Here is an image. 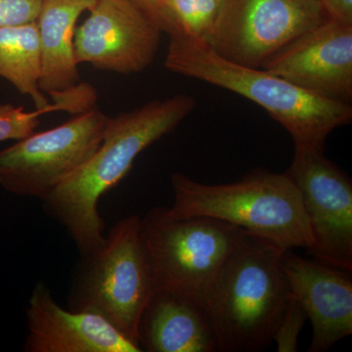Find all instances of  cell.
<instances>
[{
  "label": "cell",
  "instance_id": "cell-1",
  "mask_svg": "<svg viewBox=\"0 0 352 352\" xmlns=\"http://www.w3.org/2000/svg\"><path fill=\"white\" fill-rule=\"evenodd\" d=\"M196 104L191 95L178 94L109 118L94 156L43 199L82 256L96 251L105 239V222L98 210L101 197L126 177L141 153L175 131Z\"/></svg>",
  "mask_w": 352,
  "mask_h": 352
},
{
  "label": "cell",
  "instance_id": "cell-2",
  "mask_svg": "<svg viewBox=\"0 0 352 352\" xmlns=\"http://www.w3.org/2000/svg\"><path fill=\"white\" fill-rule=\"evenodd\" d=\"M284 251L245 231L226 259L206 308L219 352L263 351L274 342L293 295L282 265Z\"/></svg>",
  "mask_w": 352,
  "mask_h": 352
},
{
  "label": "cell",
  "instance_id": "cell-3",
  "mask_svg": "<svg viewBox=\"0 0 352 352\" xmlns=\"http://www.w3.org/2000/svg\"><path fill=\"white\" fill-rule=\"evenodd\" d=\"M164 66L258 104L289 132L295 147L325 149L329 134L351 122V104L322 98L265 69L233 63L200 39L170 34Z\"/></svg>",
  "mask_w": 352,
  "mask_h": 352
},
{
  "label": "cell",
  "instance_id": "cell-4",
  "mask_svg": "<svg viewBox=\"0 0 352 352\" xmlns=\"http://www.w3.org/2000/svg\"><path fill=\"white\" fill-rule=\"evenodd\" d=\"M170 219L206 217L240 227L284 250L314 245L302 197L286 173L256 168L239 182L204 184L182 173L170 177Z\"/></svg>",
  "mask_w": 352,
  "mask_h": 352
},
{
  "label": "cell",
  "instance_id": "cell-5",
  "mask_svg": "<svg viewBox=\"0 0 352 352\" xmlns=\"http://www.w3.org/2000/svg\"><path fill=\"white\" fill-rule=\"evenodd\" d=\"M82 258L69 294V309L99 315L139 346L141 316L157 289L140 217L120 220L100 247Z\"/></svg>",
  "mask_w": 352,
  "mask_h": 352
},
{
  "label": "cell",
  "instance_id": "cell-6",
  "mask_svg": "<svg viewBox=\"0 0 352 352\" xmlns=\"http://www.w3.org/2000/svg\"><path fill=\"white\" fill-rule=\"evenodd\" d=\"M245 230L206 217L170 219L153 208L141 219V235L156 282L187 296L206 311L217 275Z\"/></svg>",
  "mask_w": 352,
  "mask_h": 352
},
{
  "label": "cell",
  "instance_id": "cell-7",
  "mask_svg": "<svg viewBox=\"0 0 352 352\" xmlns=\"http://www.w3.org/2000/svg\"><path fill=\"white\" fill-rule=\"evenodd\" d=\"M328 18L321 0H222L203 41L228 61L261 68Z\"/></svg>",
  "mask_w": 352,
  "mask_h": 352
},
{
  "label": "cell",
  "instance_id": "cell-8",
  "mask_svg": "<svg viewBox=\"0 0 352 352\" xmlns=\"http://www.w3.org/2000/svg\"><path fill=\"white\" fill-rule=\"evenodd\" d=\"M108 119L94 107L2 150L0 185L9 193L43 200L94 156Z\"/></svg>",
  "mask_w": 352,
  "mask_h": 352
},
{
  "label": "cell",
  "instance_id": "cell-9",
  "mask_svg": "<svg viewBox=\"0 0 352 352\" xmlns=\"http://www.w3.org/2000/svg\"><path fill=\"white\" fill-rule=\"evenodd\" d=\"M318 148L295 147L287 175L302 197L312 258L352 273V182Z\"/></svg>",
  "mask_w": 352,
  "mask_h": 352
},
{
  "label": "cell",
  "instance_id": "cell-10",
  "mask_svg": "<svg viewBox=\"0 0 352 352\" xmlns=\"http://www.w3.org/2000/svg\"><path fill=\"white\" fill-rule=\"evenodd\" d=\"M162 32L131 0H96L76 29V60L120 75L140 73L154 61Z\"/></svg>",
  "mask_w": 352,
  "mask_h": 352
},
{
  "label": "cell",
  "instance_id": "cell-11",
  "mask_svg": "<svg viewBox=\"0 0 352 352\" xmlns=\"http://www.w3.org/2000/svg\"><path fill=\"white\" fill-rule=\"evenodd\" d=\"M261 69L322 98L351 104L352 25L329 17Z\"/></svg>",
  "mask_w": 352,
  "mask_h": 352
},
{
  "label": "cell",
  "instance_id": "cell-12",
  "mask_svg": "<svg viewBox=\"0 0 352 352\" xmlns=\"http://www.w3.org/2000/svg\"><path fill=\"white\" fill-rule=\"evenodd\" d=\"M282 265L289 288L314 328L309 352H325L352 333V273L286 250Z\"/></svg>",
  "mask_w": 352,
  "mask_h": 352
},
{
  "label": "cell",
  "instance_id": "cell-13",
  "mask_svg": "<svg viewBox=\"0 0 352 352\" xmlns=\"http://www.w3.org/2000/svg\"><path fill=\"white\" fill-rule=\"evenodd\" d=\"M27 324V352L142 351L99 315L60 307L43 282L30 298Z\"/></svg>",
  "mask_w": 352,
  "mask_h": 352
},
{
  "label": "cell",
  "instance_id": "cell-14",
  "mask_svg": "<svg viewBox=\"0 0 352 352\" xmlns=\"http://www.w3.org/2000/svg\"><path fill=\"white\" fill-rule=\"evenodd\" d=\"M138 342L148 352H217L207 312L187 296L157 289L141 316Z\"/></svg>",
  "mask_w": 352,
  "mask_h": 352
},
{
  "label": "cell",
  "instance_id": "cell-15",
  "mask_svg": "<svg viewBox=\"0 0 352 352\" xmlns=\"http://www.w3.org/2000/svg\"><path fill=\"white\" fill-rule=\"evenodd\" d=\"M96 0H43L38 25L39 89L53 94L76 87L80 80L74 38L78 18Z\"/></svg>",
  "mask_w": 352,
  "mask_h": 352
},
{
  "label": "cell",
  "instance_id": "cell-16",
  "mask_svg": "<svg viewBox=\"0 0 352 352\" xmlns=\"http://www.w3.org/2000/svg\"><path fill=\"white\" fill-rule=\"evenodd\" d=\"M0 78L32 98L36 109L50 105L39 89L41 53L36 22L0 28Z\"/></svg>",
  "mask_w": 352,
  "mask_h": 352
},
{
  "label": "cell",
  "instance_id": "cell-17",
  "mask_svg": "<svg viewBox=\"0 0 352 352\" xmlns=\"http://www.w3.org/2000/svg\"><path fill=\"white\" fill-rule=\"evenodd\" d=\"M53 103L43 109L28 112L24 107H16L10 103H0V142L22 140L41 124V116L65 111L78 115L94 108L97 92L87 83H78L76 87L51 94Z\"/></svg>",
  "mask_w": 352,
  "mask_h": 352
},
{
  "label": "cell",
  "instance_id": "cell-18",
  "mask_svg": "<svg viewBox=\"0 0 352 352\" xmlns=\"http://www.w3.org/2000/svg\"><path fill=\"white\" fill-rule=\"evenodd\" d=\"M222 0H164L175 32L204 41L212 30Z\"/></svg>",
  "mask_w": 352,
  "mask_h": 352
},
{
  "label": "cell",
  "instance_id": "cell-19",
  "mask_svg": "<svg viewBox=\"0 0 352 352\" xmlns=\"http://www.w3.org/2000/svg\"><path fill=\"white\" fill-rule=\"evenodd\" d=\"M307 319V315L305 309L293 294L285 310L279 328L275 333L274 342H277L278 351H296L298 337Z\"/></svg>",
  "mask_w": 352,
  "mask_h": 352
},
{
  "label": "cell",
  "instance_id": "cell-20",
  "mask_svg": "<svg viewBox=\"0 0 352 352\" xmlns=\"http://www.w3.org/2000/svg\"><path fill=\"white\" fill-rule=\"evenodd\" d=\"M43 0H0V28L36 22Z\"/></svg>",
  "mask_w": 352,
  "mask_h": 352
},
{
  "label": "cell",
  "instance_id": "cell-21",
  "mask_svg": "<svg viewBox=\"0 0 352 352\" xmlns=\"http://www.w3.org/2000/svg\"><path fill=\"white\" fill-rule=\"evenodd\" d=\"M131 1L140 7L161 28L162 31L166 32L168 36L175 32L173 21L164 7V0H131Z\"/></svg>",
  "mask_w": 352,
  "mask_h": 352
},
{
  "label": "cell",
  "instance_id": "cell-22",
  "mask_svg": "<svg viewBox=\"0 0 352 352\" xmlns=\"http://www.w3.org/2000/svg\"><path fill=\"white\" fill-rule=\"evenodd\" d=\"M329 17L352 25V0H323Z\"/></svg>",
  "mask_w": 352,
  "mask_h": 352
},
{
  "label": "cell",
  "instance_id": "cell-23",
  "mask_svg": "<svg viewBox=\"0 0 352 352\" xmlns=\"http://www.w3.org/2000/svg\"><path fill=\"white\" fill-rule=\"evenodd\" d=\"M321 1H323V0H321Z\"/></svg>",
  "mask_w": 352,
  "mask_h": 352
}]
</instances>
